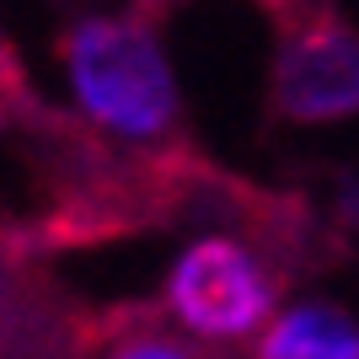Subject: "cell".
Here are the masks:
<instances>
[{
    "label": "cell",
    "mask_w": 359,
    "mask_h": 359,
    "mask_svg": "<svg viewBox=\"0 0 359 359\" xmlns=\"http://www.w3.org/2000/svg\"><path fill=\"white\" fill-rule=\"evenodd\" d=\"M65 97L97 135L161 145L182 123V91L161 32L140 11H81L60 32Z\"/></svg>",
    "instance_id": "1"
},
{
    "label": "cell",
    "mask_w": 359,
    "mask_h": 359,
    "mask_svg": "<svg viewBox=\"0 0 359 359\" xmlns=\"http://www.w3.org/2000/svg\"><path fill=\"white\" fill-rule=\"evenodd\" d=\"M285 273L252 236L198 231L166 263L156 311L204 348H241L273 322Z\"/></svg>",
    "instance_id": "2"
},
{
    "label": "cell",
    "mask_w": 359,
    "mask_h": 359,
    "mask_svg": "<svg viewBox=\"0 0 359 359\" xmlns=\"http://www.w3.org/2000/svg\"><path fill=\"white\" fill-rule=\"evenodd\" d=\"M269 97L285 123L306 129L359 118V27L327 6H300L273 48Z\"/></svg>",
    "instance_id": "3"
},
{
    "label": "cell",
    "mask_w": 359,
    "mask_h": 359,
    "mask_svg": "<svg viewBox=\"0 0 359 359\" xmlns=\"http://www.w3.org/2000/svg\"><path fill=\"white\" fill-rule=\"evenodd\" d=\"M91 316L70 311L38 273L0 247V359H75Z\"/></svg>",
    "instance_id": "4"
},
{
    "label": "cell",
    "mask_w": 359,
    "mask_h": 359,
    "mask_svg": "<svg viewBox=\"0 0 359 359\" xmlns=\"http://www.w3.org/2000/svg\"><path fill=\"white\" fill-rule=\"evenodd\" d=\"M252 359H359V316L338 300H295L252 338Z\"/></svg>",
    "instance_id": "5"
},
{
    "label": "cell",
    "mask_w": 359,
    "mask_h": 359,
    "mask_svg": "<svg viewBox=\"0 0 359 359\" xmlns=\"http://www.w3.org/2000/svg\"><path fill=\"white\" fill-rule=\"evenodd\" d=\"M75 359H220V348L182 338L161 311H118L86 322Z\"/></svg>",
    "instance_id": "6"
}]
</instances>
